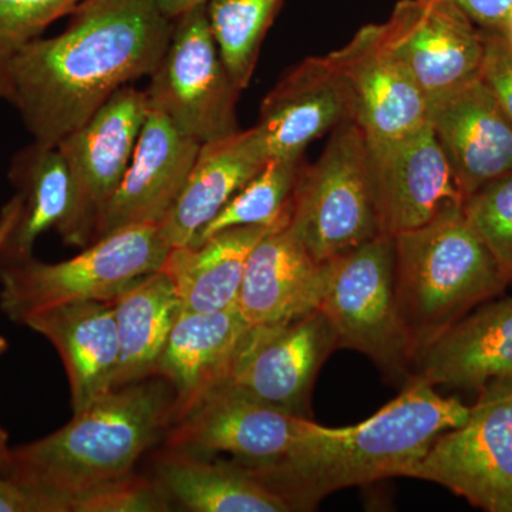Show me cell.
<instances>
[{
  "mask_svg": "<svg viewBox=\"0 0 512 512\" xmlns=\"http://www.w3.org/2000/svg\"><path fill=\"white\" fill-rule=\"evenodd\" d=\"M69 25L39 37L10 69L9 103L33 141L57 146L123 87L151 76L174 19L156 0H80Z\"/></svg>",
  "mask_w": 512,
  "mask_h": 512,
  "instance_id": "6da1fadb",
  "label": "cell"
},
{
  "mask_svg": "<svg viewBox=\"0 0 512 512\" xmlns=\"http://www.w3.org/2000/svg\"><path fill=\"white\" fill-rule=\"evenodd\" d=\"M470 407L414 379L396 399L355 426L309 424L291 456L254 471L293 511H311L328 495L390 477H409L444 431L468 419Z\"/></svg>",
  "mask_w": 512,
  "mask_h": 512,
  "instance_id": "7a4b0ae2",
  "label": "cell"
},
{
  "mask_svg": "<svg viewBox=\"0 0 512 512\" xmlns=\"http://www.w3.org/2000/svg\"><path fill=\"white\" fill-rule=\"evenodd\" d=\"M173 403V389L158 376L111 389L62 429L12 448L6 476L42 497L52 512H70L83 495L133 473L170 429Z\"/></svg>",
  "mask_w": 512,
  "mask_h": 512,
  "instance_id": "3957f363",
  "label": "cell"
},
{
  "mask_svg": "<svg viewBox=\"0 0 512 512\" xmlns=\"http://www.w3.org/2000/svg\"><path fill=\"white\" fill-rule=\"evenodd\" d=\"M393 239L397 302L417 353L508 284L463 205Z\"/></svg>",
  "mask_w": 512,
  "mask_h": 512,
  "instance_id": "277c9868",
  "label": "cell"
},
{
  "mask_svg": "<svg viewBox=\"0 0 512 512\" xmlns=\"http://www.w3.org/2000/svg\"><path fill=\"white\" fill-rule=\"evenodd\" d=\"M170 251L158 225H136L56 264L33 255L0 259V309L23 325L29 316L66 303L116 301L137 279L160 271Z\"/></svg>",
  "mask_w": 512,
  "mask_h": 512,
  "instance_id": "5b68a950",
  "label": "cell"
},
{
  "mask_svg": "<svg viewBox=\"0 0 512 512\" xmlns=\"http://www.w3.org/2000/svg\"><path fill=\"white\" fill-rule=\"evenodd\" d=\"M322 266L318 311L338 346L369 356L389 375L414 366L417 348L400 313L394 284V239L379 235Z\"/></svg>",
  "mask_w": 512,
  "mask_h": 512,
  "instance_id": "8992f818",
  "label": "cell"
},
{
  "mask_svg": "<svg viewBox=\"0 0 512 512\" xmlns=\"http://www.w3.org/2000/svg\"><path fill=\"white\" fill-rule=\"evenodd\" d=\"M289 225L316 264L382 235L367 141L355 121L336 127L319 160L299 170Z\"/></svg>",
  "mask_w": 512,
  "mask_h": 512,
  "instance_id": "52a82bcc",
  "label": "cell"
},
{
  "mask_svg": "<svg viewBox=\"0 0 512 512\" xmlns=\"http://www.w3.org/2000/svg\"><path fill=\"white\" fill-rule=\"evenodd\" d=\"M146 90L150 109L200 143L237 133L241 90L212 37L204 5L174 19L173 33Z\"/></svg>",
  "mask_w": 512,
  "mask_h": 512,
  "instance_id": "ba28073f",
  "label": "cell"
},
{
  "mask_svg": "<svg viewBox=\"0 0 512 512\" xmlns=\"http://www.w3.org/2000/svg\"><path fill=\"white\" fill-rule=\"evenodd\" d=\"M409 477L488 512H512V377L485 384L468 419L444 431Z\"/></svg>",
  "mask_w": 512,
  "mask_h": 512,
  "instance_id": "9c48e42d",
  "label": "cell"
},
{
  "mask_svg": "<svg viewBox=\"0 0 512 512\" xmlns=\"http://www.w3.org/2000/svg\"><path fill=\"white\" fill-rule=\"evenodd\" d=\"M148 111L146 90L130 84L57 144L74 190L72 220L62 237L67 247L92 244L97 218L126 174Z\"/></svg>",
  "mask_w": 512,
  "mask_h": 512,
  "instance_id": "30bf717a",
  "label": "cell"
},
{
  "mask_svg": "<svg viewBox=\"0 0 512 512\" xmlns=\"http://www.w3.org/2000/svg\"><path fill=\"white\" fill-rule=\"evenodd\" d=\"M335 348L338 338L318 309L279 325L249 326L220 389L305 417L316 376Z\"/></svg>",
  "mask_w": 512,
  "mask_h": 512,
  "instance_id": "8fae6325",
  "label": "cell"
},
{
  "mask_svg": "<svg viewBox=\"0 0 512 512\" xmlns=\"http://www.w3.org/2000/svg\"><path fill=\"white\" fill-rule=\"evenodd\" d=\"M367 153L382 235L396 237L423 227L464 204L430 123L399 140L367 141Z\"/></svg>",
  "mask_w": 512,
  "mask_h": 512,
  "instance_id": "7c38bea8",
  "label": "cell"
},
{
  "mask_svg": "<svg viewBox=\"0 0 512 512\" xmlns=\"http://www.w3.org/2000/svg\"><path fill=\"white\" fill-rule=\"evenodd\" d=\"M382 28L429 101L480 76L485 39L454 0H400Z\"/></svg>",
  "mask_w": 512,
  "mask_h": 512,
  "instance_id": "4fadbf2b",
  "label": "cell"
},
{
  "mask_svg": "<svg viewBox=\"0 0 512 512\" xmlns=\"http://www.w3.org/2000/svg\"><path fill=\"white\" fill-rule=\"evenodd\" d=\"M311 420L227 389L202 400L165 433L167 447L228 453L251 470L278 466L299 446Z\"/></svg>",
  "mask_w": 512,
  "mask_h": 512,
  "instance_id": "5bb4252c",
  "label": "cell"
},
{
  "mask_svg": "<svg viewBox=\"0 0 512 512\" xmlns=\"http://www.w3.org/2000/svg\"><path fill=\"white\" fill-rule=\"evenodd\" d=\"M328 57L348 84L355 123L369 143L399 140L429 123V99L390 52L382 25L363 26Z\"/></svg>",
  "mask_w": 512,
  "mask_h": 512,
  "instance_id": "9a60e30c",
  "label": "cell"
},
{
  "mask_svg": "<svg viewBox=\"0 0 512 512\" xmlns=\"http://www.w3.org/2000/svg\"><path fill=\"white\" fill-rule=\"evenodd\" d=\"M201 144L150 109L126 174L97 218L92 244L120 229L160 225L181 194Z\"/></svg>",
  "mask_w": 512,
  "mask_h": 512,
  "instance_id": "2e32d148",
  "label": "cell"
},
{
  "mask_svg": "<svg viewBox=\"0 0 512 512\" xmlns=\"http://www.w3.org/2000/svg\"><path fill=\"white\" fill-rule=\"evenodd\" d=\"M429 123L463 201L512 171V121L480 76L430 100Z\"/></svg>",
  "mask_w": 512,
  "mask_h": 512,
  "instance_id": "e0dca14e",
  "label": "cell"
},
{
  "mask_svg": "<svg viewBox=\"0 0 512 512\" xmlns=\"http://www.w3.org/2000/svg\"><path fill=\"white\" fill-rule=\"evenodd\" d=\"M355 121L352 94L329 57H309L285 74L261 104L256 124L269 158H302L305 148Z\"/></svg>",
  "mask_w": 512,
  "mask_h": 512,
  "instance_id": "ac0fdd59",
  "label": "cell"
},
{
  "mask_svg": "<svg viewBox=\"0 0 512 512\" xmlns=\"http://www.w3.org/2000/svg\"><path fill=\"white\" fill-rule=\"evenodd\" d=\"M248 329L237 308L208 313L181 309L156 372L174 392L171 424L227 382Z\"/></svg>",
  "mask_w": 512,
  "mask_h": 512,
  "instance_id": "d6986e66",
  "label": "cell"
},
{
  "mask_svg": "<svg viewBox=\"0 0 512 512\" xmlns=\"http://www.w3.org/2000/svg\"><path fill=\"white\" fill-rule=\"evenodd\" d=\"M269 160L256 127L201 144L181 194L158 225L161 237L171 249L192 244Z\"/></svg>",
  "mask_w": 512,
  "mask_h": 512,
  "instance_id": "ffe728a7",
  "label": "cell"
},
{
  "mask_svg": "<svg viewBox=\"0 0 512 512\" xmlns=\"http://www.w3.org/2000/svg\"><path fill=\"white\" fill-rule=\"evenodd\" d=\"M414 379L478 389L512 377V298L483 303L417 353Z\"/></svg>",
  "mask_w": 512,
  "mask_h": 512,
  "instance_id": "44dd1931",
  "label": "cell"
},
{
  "mask_svg": "<svg viewBox=\"0 0 512 512\" xmlns=\"http://www.w3.org/2000/svg\"><path fill=\"white\" fill-rule=\"evenodd\" d=\"M23 326L49 340L59 353L69 379L73 414L114 389L119 338L113 301L66 303L29 316Z\"/></svg>",
  "mask_w": 512,
  "mask_h": 512,
  "instance_id": "7402d4cb",
  "label": "cell"
},
{
  "mask_svg": "<svg viewBox=\"0 0 512 512\" xmlns=\"http://www.w3.org/2000/svg\"><path fill=\"white\" fill-rule=\"evenodd\" d=\"M322 266L313 261L289 220L252 249L237 309L249 326L279 325L316 311Z\"/></svg>",
  "mask_w": 512,
  "mask_h": 512,
  "instance_id": "603a6c76",
  "label": "cell"
},
{
  "mask_svg": "<svg viewBox=\"0 0 512 512\" xmlns=\"http://www.w3.org/2000/svg\"><path fill=\"white\" fill-rule=\"evenodd\" d=\"M278 225L229 228L198 245L171 249L161 271L173 282L181 309L208 313L237 308L249 255Z\"/></svg>",
  "mask_w": 512,
  "mask_h": 512,
  "instance_id": "cb8c5ba5",
  "label": "cell"
},
{
  "mask_svg": "<svg viewBox=\"0 0 512 512\" xmlns=\"http://www.w3.org/2000/svg\"><path fill=\"white\" fill-rule=\"evenodd\" d=\"M156 480L173 503L194 512H289L291 504L254 471L168 447L156 458Z\"/></svg>",
  "mask_w": 512,
  "mask_h": 512,
  "instance_id": "d4e9b609",
  "label": "cell"
},
{
  "mask_svg": "<svg viewBox=\"0 0 512 512\" xmlns=\"http://www.w3.org/2000/svg\"><path fill=\"white\" fill-rule=\"evenodd\" d=\"M8 175L22 211L0 259L28 258L40 235L50 229L66 234L74 205L72 174L59 147L32 141L13 156Z\"/></svg>",
  "mask_w": 512,
  "mask_h": 512,
  "instance_id": "484cf974",
  "label": "cell"
},
{
  "mask_svg": "<svg viewBox=\"0 0 512 512\" xmlns=\"http://www.w3.org/2000/svg\"><path fill=\"white\" fill-rule=\"evenodd\" d=\"M113 302L119 338L116 389L156 376L181 302L161 269L137 279Z\"/></svg>",
  "mask_w": 512,
  "mask_h": 512,
  "instance_id": "4316f807",
  "label": "cell"
},
{
  "mask_svg": "<svg viewBox=\"0 0 512 512\" xmlns=\"http://www.w3.org/2000/svg\"><path fill=\"white\" fill-rule=\"evenodd\" d=\"M284 0H207L208 23L222 62L239 90L254 74L266 32Z\"/></svg>",
  "mask_w": 512,
  "mask_h": 512,
  "instance_id": "83f0119b",
  "label": "cell"
},
{
  "mask_svg": "<svg viewBox=\"0 0 512 512\" xmlns=\"http://www.w3.org/2000/svg\"><path fill=\"white\" fill-rule=\"evenodd\" d=\"M301 167V158H271L190 245H198L225 229L249 225L274 227L288 220L291 217L293 190Z\"/></svg>",
  "mask_w": 512,
  "mask_h": 512,
  "instance_id": "f1b7e54d",
  "label": "cell"
},
{
  "mask_svg": "<svg viewBox=\"0 0 512 512\" xmlns=\"http://www.w3.org/2000/svg\"><path fill=\"white\" fill-rule=\"evenodd\" d=\"M80 0H0V100L9 101L10 69L19 53Z\"/></svg>",
  "mask_w": 512,
  "mask_h": 512,
  "instance_id": "f546056e",
  "label": "cell"
},
{
  "mask_svg": "<svg viewBox=\"0 0 512 512\" xmlns=\"http://www.w3.org/2000/svg\"><path fill=\"white\" fill-rule=\"evenodd\" d=\"M463 212L505 281H512V171L471 195Z\"/></svg>",
  "mask_w": 512,
  "mask_h": 512,
  "instance_id": "4dcf8cb0",
  "label": "cell"
},
{
  "mask_svg": "<svg viewBox=\"0 0 512 512\" xmlns=\"http://www.w3.org/2000/svg\"><path fill=\"white\" fill-rule=\"evenodd\" d=\"M156 478L130 473L74 501L70 512H165L173 505Z\"/></svg>",
  "mask_w": 512,
  "mask_h": 512,
  "instance_id": "1f68e13d",
  "label": "cell"
},
{
  "mask_svg": "<svg viewBox=\"0 0 512 512\" xmlns=\"http://www.w3.org/2000/svg\"><path fill=\"white\" fill-rule=\"evenodd\" d=\"M480 79L512 121V46L504 36L485 39Z\"/></svg>",
  "mask_w": 512,
  "mask_h": 512,
  "instance_id": "d6a6232c",
  "label": "cell"
},
{
  "mask_svg": "<svg viewBox=\"0 0 512 512\" xmlns=\"http://www.w3.org/2000/svg\"><path fill=\"white\" fill-rule=\"evenodd\" d=\"M0 512H52L49 504L33 491L0 473Z\"/></svg>",
  "mask_w": 512,
  "mask_h": 512,
  "instance_id": "836d02e7",
  "label": "cell"
},
{
  "mask_svg": "<svg viewBox=\"0 0 512 512\" xmlns=\"http://www.w3.org/2000/svg\"><path fill=\"white\" fill-rule=\"evenodd\" d=\"M461 10L478 25L503 29L512 15V0H454Z\"/></svg>",
  "mask_w": 512,
  "mask_h": 512,
  "instance_id": "e575fe53",
  "label": "cell"
},
{
  "mask_svg": "<svg viewBox=\"0 0 512 512\" xmlns=\"http://www.w3.org/2000/svg\"><path fill=\"white\" fill-rule=\"evenodd\" d=\"M20 211H22V201L16 194L0 210V249L18 224Z\"/></svg>",
  "mask_w": 512,
  "mask_h": 512,
  "instance_id": "d590c367",
  "label": "cell"
},
{
  "mask_svg": "<svg viewBox=\"0 0 512 512\" xmlns=\"http://www.w3.org/2000/svg\"><path fill=\"white\" fill-rule=\"evenodd\" d=\"M157 5L170 19H175L185 10L204 5L207 0H156Z\"/></svg>",
  "mask_w": 512,
  "mask_h": 512,
  "instance_id": "8d00e7d4",
  "label": "cell"
},
{
  "mask_svg": "<svg viewBox=\"0 0 512 512\" xmlns=\"http://www.w3.org/2000/svg\"><path fill=\"white\" fill-rule=\"evenodd\" d=\"M12 448L8 446V433L0 426V473L8 474Z\"/></svg>",
  "mask_w": 512,
  "mask_h": 512,
  "instance_id": "74e56055",
  "label": "cell"
},
{
  "mask_svg": "<svg viewBox=\"0 0 512 512\" xmlns=\"http://www.w3.org/2000/svg\"><path fill=\"white\" fill-rule=\"evenodd\" d=\"M503 36L504 39L507 40L508 43L512 46V15L510 19L507 20L503 28Z\"/></svg>",
  "mask_w": 512,
  "mask_h": 512,
  "instance_id": "f35d334b",
  "label": "cell"
},
{
  "mask_svg": "<svg viewBox=\"0 0 512 512\" xmlns=\"http://www.w3.org/2000/svg\"><path fill=\"white\" fill-rule=\"evenodd\" d=\"M6 350H8V342H6L5 338L0 336V357L5 355Z\"/></svg>",
  "mask_w": 512,
  "mask_h": 512,
  "instance_id": "ab89813d",
  "label": "cell"
}]
</instances>
